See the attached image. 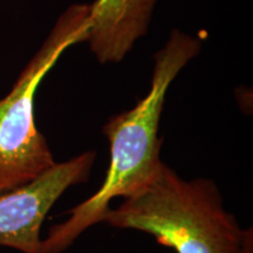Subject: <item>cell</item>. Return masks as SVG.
Here are the masks:
<instances>
[{
	"mask_svg": "<svg viewBox=\"0 0 253 253\" xmlns=\"http://www.w3.org/2000/svg\"><path fill=\"white\" fill-rule=\"evenodd\" d=\"M202 45L197 38L173 30L154 55L150 89L134 108L110 118L102 132L109 143V167L102 184L90 197L67 211L68 217L50 226L42 238V253H62L84 231L102 223L115 198L134 195L158 171L163 161L158 137L161 116L168 90L179 72L197 56Z\"/></svg>",
	"mask_w": 253,
	"mask_h": 253,
	"instance_id": "cell-1",
	"label": "cell"
},
{
	"mask_svg": "<svg viewBox=\"0 0 253 253\" xmlns=\"http://www.w3.org/2000/svg\"><path fill=\"white\" fill-rule=\"evenodd\" d=\"M102 223L147 233L176 253H253L252 229L225 209L212 179H185L163 162L155 176Z\"/></svg>",
	"mask_w": 253,
	"mask_h": 253,
	"instance_id": "cell-2",
	"label": "cell"
},
{
	"mask_svg": "<svg viewBox=\"0 0 253 253\" xmlns=\"http://www.w3.org/2000/svg\"><path fill=\"white\" fill-rule=\"evenodd\" d=\"M89 14V4L69 6L11 90L0 99V195L34 181L56 163L48 142L37 126V90L66 49L86 42Z\"/></svg>",
	"mask_w": 253,
	"mask_h": 253,
	"instance_id": "cell-3",
	"label": "cell"
},
{
	"mask_svg": "<svg viewBox=\"0 0 253 253\" xmlns=\"http://www.w3.org/2000/svg\"><path fill=\"white\" fill-rule=\"evenodd\" d=\"M95 158L96 153L87 150L0 195V246L21 253H42L41 227L47 214L69 188L89 179Z\"/></svg>",
	"mask_w": 253,
	"mask_h": 253,
	"instance_id": "cell-4",
	"label": "cell"
},
{
	"mask_svg": "<svg viewBox=\"0 0 253 253\" xmlns=\"http://www.w3.org/2000/svg\"><path fill=\"white\" fill-rule=\"evenodd\" d=\"M157 0H95L87 41L101 63L120 62L147 33Z\"/></svg>",
	"mask_w": 253,
	"mask_h": 253,
	"instance_id": "cell-5",
	"label": "cell"
}]
</instances>
